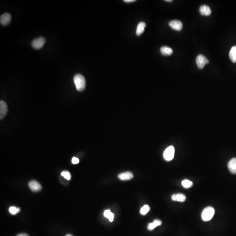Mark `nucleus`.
Segmentation results:
<instances>
[{"label": "nucleus", "instance_id": "nucleus-1", "mask_svg": "<svg viewBox=\"0 0 236 236\" xmlns=\"http://www.w3.org/2000/svg\"><path fill=\"white\" fill-rule=\"evenodd\" d=\"M74 81L76 89L78 91L84 90L86 87V80L85 78L80 74H77L74 78Z\"/></svg>", "mask_w": 236, "mask_h": 236}, {"label": "nucleus", "instance_id": "nucleus-2", "mask_svg": "<svg viewBox=\"0 0 236 236\" xmlns=\"http://www.w3.org/2000/svg\"><path fill=\"white\" fill-rule=\"evenodd\" d=\"M215 214V210L213 207L208 206L203 210L201 217L204 221H210L212 218Z\"/></svg>", "mask_w": 236, "mask_h": 236}, {"label": "nucleus", "instance_id": "nucleus-3", "mask_svg": "<svg viewBox=\"0 0 236 236\" xmlns=\"http://www.w3.org/2000/svg\"><path fill=\"white\" fill-rule=\"evenodd\" d=\"M175 153V150L173 146H171L168 147L164 151L163 153L164 158L166 161H169L174 158Z\"/></svg>", "mask_w": 236, "mask_h": 236}, {"label": "nucleus", "instance_id": "nucleus-4", "mask_svg": "<svg viewBox=\"0 0 236 236\" xmlns=\"http://www.w3.org/2000/svg\"><path fill=\"white\" fill-rule=\"evenodd\" d=\"M46 42V40L43 36L39 37L33 40L32 45L35 49H38L42 48Z\"/></svg>", "mask_w": 236, "mask_h": 236}, {"label": "nucleus", "instance_id": "nucleus-5", "mask_svg": "<svg viewBox=\"0 0 236 236\" xmlns=\"http://www.w3.org/2000/svg\"><path fill=\"white\" fill-rule=\"evenodd\" d=\"M196 63L198 68L202 69L204 68L206 64L209 63V61L205 56L200 54L197 57Z\"/></svg>", "mask_w": 236, "mask_h": 236}, {"label": "nucleus", "instance_id": "nucleus-6", "mask_svg": "<svg viewBox=\"0 0 236 236\" xmlns=\"http://www.w3.org/2000/svg\"><path fill=\"white\" fill-rule=\"evenodd\" d=\"M11 16L8 13H5L1 15L0 23L3 26H6L10 23L11 21Z\"/></svg>", "mask_w": 236, "mask_h": 236}, {"label": "nucleus", "instance_id": "nucleus-7", "mask_svg": "<svg viewBox=\"0 0 236 236\" xmlns=\"http://www.w3.org/2000/svg\"><path fill=\"white\" fill-rule=\"evenodd\" d=\"M169 25L172 29L180 31L182 30L183 27L182 23L181 21L178 20H172L169 22Z\"/></svg>", "mask_w": 236, "mask_h": 236}, {"label": "nucleus", "instance_id": "nucleus-8", "mask_svg": "<svg viewBox=\"0 0 236 236\" xmlns=\"http://www.w3.org/2000/svg\"><path fill=\"white\" fill-rule=\"evenodd\" d=\"M8 112V106L5 101H0V118L2 119L6 116Z\"/></svg>", "mask_w": 236, "mask_h": 236}, {"label": "nucleus", "instance_id": "nucleus-9", "mask_svg": "<svg viewBox=\"0 0 236 236\" xmlns=\"http://www.w3.org/2000/svg\"><path fill=\"white\" fill-rule=\"evenodd\" d=\"M28 186L31 190L34 192L40 191L42 188L41 185L37 181L33 180L28 183Z\"/></svg>", "mask_w": 236, "mask_h": 236}, {"label": "nucleus", "instance_id": "nucleus-10", "mask_svg": "<svg viewBox=\"0 0 236 236\" xmlns=\"http://www.w3.org/2000/svg\"><path fill=\"white\" fill-rule=\"evenodd\" d=\"M133 174L130 171L120 173L118 175V178L122 181L130 180L133 178Z\"/></svg>", "mask_w": 236, "mask_h": 236}, {"label": "nucleus", "instance_id": "nucleus-11", "mask_svg": "<svg viewBox=\"0 0 236 236\" xmlns=\"http://www.w3.org/2000/svg\"><path fill=\"white\" fill-rule=\"evenodd\" d=\"M200 12L202 15L209 16L211 14L212 11L210 7L208 5H202L200 8Z\"/></svg>", "mask_w": 236, "mask_h": 236}, {"label": "nucleus", "instance_id": "nucleus-12", "mask_svg": "<svg viewBox=\"0 0 236 236\" xmlns=\"http://www.w3.org/2000/svg\"><path fill=\"white\" fill-rule=\"evenodd\" d=\"M229 170L233 174H236V158H233L228 163Z\"/></svg>", "mask_w": 236, "mask_h": 236}, {"label": "nucleus", "instance_id": "nucleus-13", "mask_svg": "<svg viewBox=\"0 0 236 236\" xmlns=\"http://www.w3.org/2000/svg\"><path fill=\"white\" fill-rule=\"evenodd\" d=\"M172 200L179 202H184L186 200V195L183 194L178 193L174 194L171 196Z\"/></svg>", "mask_w": 236, "mask_h": 236}, {"label": "nucleus", "instance_id": "nucleus-14", "mask_svg": "<svg viewBox=\"0 0 236 236\" xmlns=\"http://www.w3.org/2000/svg\"><path fill=\"white\" fill-rule=\"evenodd\" d=\"M146 23L144 22H140L138 25L136 30V35L137 36H140L144 31L145 28H146Z\"/></svg>", "mask_w": 236, "mask_h": 236}, {"label": "nucleus", "instance_id": "nucleus-15", "mask_svg": "<svg viewBox=\"0 0 236 236\" xmlns=\"http://www.w3.org/2000/svg\"><path fill=\"white\" fill-rule=\"evenodd\" d=\"M162 222L161 220L156 219L154 220L152 223H149L148 226V229L149 230H153L156 227L161 225Z\"/></svg>", "mask_w": 236, "mask_h": 236}, {"label": "nucleus", "instance_id": "nucleus-16", "mask_svg": "<svg viewBox=\"0 0 236 236\" xmlns=\"http://www.w3.org/2000/svg\"><path fill=\"white\" fill-rule=\"evenodd\" d=\"M162 54L164 56H170L173 54L172 49L168 46H162L160 49Z\"/></svg>", "mask_w": 236, "mask_h": 236}, {"label": "nucleus", "instance_id": "nucleus-17", "mask_svg": "<svg viewBox=\"0 0 236 236\" xmlns=\"http://www.w3.org/2000/svg\"><path fill=\"white\" fill-rule=\"evenodd\" d=\"M230 60L234 63H236V45L233 46L229 53Z\"/></svg>", "mask_w": 236, "mask_h": 236}, {"label": "nucleus", "instance_id": "nucleus-18", "mask_svg": "<svg viewBox=\"0 0 236 236\" xmlns=\"http://www.w3.org/2000/svg\"><path fill=\"white\" fill-rule=\"evenodd\" d=\"M104 215L105 217L109 219L110 222H112L113 221L114 218V214L111 212L110 210H106L104 212Z\"/></svg>", "mask_w": 236, "mask_h": 236}, {"label": "nucleus", "instance_id": "nucleus-19", "mask_svg": "<svg viewBox=\"0 0 236 236\" xmlns=\"http://www.w3.org/2000/svg\"><path fill=\"white\" fill-rule=\"evenodd\" d=\"M182 185L184 188H191L193 186V182L188 179H185L182 181Z\"/></svg>", "mask_w": 236, "mask_h": 236}, {"label": "nucleus", "instance_id": "nucleus-20", "mask_svg": "<svg viewBox=\"0 0 236 236\" xmlns=\"http://www.w3.org/2000/svg\"><path fill=\"white\" fill-rule=\"evenodd\" d=\"M150 210V206L148 205H145L143 207H142L140 209V213L143 215H145L147 214L149 212Z\"/></svg>", "mask_w": 236, "mask_h": 236}, {"label": "nucleus", "instance_id": "nucleus-21", "mask_svg": "<svg viewBox=\"0 0 236 236\" xmlns=\"http://www.w3.org/2000/svg\"><path fill=\"white\" fill-rule=\"evenodd\" d=\"M20 209L15 206H11L9 208V211L12 215H15L16 214L20 212Z\"/></svg>", "mask_w": 236, "mask_h": 236}, {"label": "nucleus", "instance_id": "nucleus-22", "mask_svg": "<svg viewBox=\"0 0 236 236\" xmlns=\"http://www.w3.org/2000/svg\"><path fill=\"white\" fill-rule=\"evenodd\" d=\"M61 176L63 177L64 178L67 179V180H70L71 179V174L68 171H62L61 172Z\"/></svg>", "mask_w": 236, "mask_h": 236}, {"label": "nucleus", "instance_id": "nucleus-23", "mask_svg": "<svg viewBox=\"0 0 236 236\" xmlns=\"http://www.w3.org/2000/svg\"><path fill=\"white\" fill-rule=\"evenodd\" d=\"M71 161L73 164H77L79 162V160L77 157H73Z\"/></svg>", "mask_w": 236, "mask_h": 236}, {"label": "nucleus", "instance_id": "nucleus-24", "mask_svg": "<svg viewBox=\"0 0 236 236\" xmlns=\"http://www.w3.org/2000/svg\"><path fill=\"white\" fill-rule=\"evenodd\" d=\"M124 2L125 3H131L136 2L135 0H124Z\"/></svg>", "mask_w": 236, "mask_h": 236}, {"label": "nucleus", "instance_id": "nucleus-25", "mask_svg": "<svg viewBox=\"0 0 236 236\" xmlns=\"http://www.w3.org/2000/svg\"><path fill=\"white\" fill-rule=\"evenodd\" d=\"M17 236H28V235L27 234L23 233V234H19L17 235Z\"/></svg>", "mask_w": 236, "mask_h": 236}, {"label": "nucleus", "instance_id": "nucleus-26", "mask_svg": "<svg viewBox=\"0 0 236 236\" xmlns=\"http://www.w3.org/2000/svg\"><path fill=\"white\" fill-rule=\"evenodd\" d=\"M165 2H173L172 0H166Z\"/></svg>", "mask_w": 236, "mask_h": 236}, {"label": "nucleus", "instance_id": "nucleus-27", "mask_svg": "<svg viewBox=\"0 0 236 236\" xmlns=\"http://www.w3.org/2000/svg\"><path fill=\"white\" fill-rule=\"evenodd\" d=\"M66 236H73L71 234H68Z\"/></svg>", "mask_w": 236, "mask_h": 236}]
</instances>
